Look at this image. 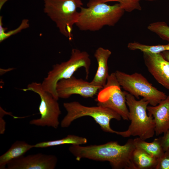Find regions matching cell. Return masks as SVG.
I'll return each mask as SVG.
<instances>
[{"mask_svg":"<svg viewBox=\"0 0 169 169\" xmlns=\"http://www.w3.org/2000/svg\"><path fill=\"white\" fill-rule=\"evenodd\" d=\"M58 161L53 155L38 153L13 159L7 165V169H54Z\"/></svg>","mask_w":169,"mask_h":169,"instance_id":"11","label":"cell"},{"mask_svg":"<svg viewBox=\"0 0 169 169\" xmlns=\"http://www.w3.org/2000/svg\"><path fill=\"white\" fill-rule=\"evenodd\" d=\"M99 3H106L110 2H117L125 11L131 12L137 10H141V7L137 0H95Z\"/></svg>","mask_w":169,"mask_h":169,"instance_id":"22","label":"cell"},{"mask_svg":"<svg viewBox=\"0 0 169 169\" xmlns=\"http://www.w3.org/2000/svg\"><path fill=\"white\" fill-rule=\"evenodd\" d=\"M6 122L3 117L0 116V134H3L5 131Z\"/></svg>","mask_w":169,"mask_h":169,"instance_id":"25","label":"cell"},{"mask_svg":"<svg viewBox=\"0 0 169 169\" xmlns=\"http://www.w3.org/2000/svg\"><path fill=\"white\" fill-rule=\"evenodd\" d=\"M137 0L140 1V0ZM144 0L148 1H156V0Z\"/></svg>","mask_w":169,"mask_h":169,"instance_id":"28","label":"cell"},{"mask_svg":"<svg viewBox=\"0 0 169 169\" xmlns=\"http://www.w3.org/2000/svg\"><path fill=\"white\" fill-rule=\"evenodd\" d=\"M87 142V140L85 137L69 135L61 139L40 142L34 145V148H45L64 144L81 145Z\"/></svg>","mask_w":169,"mask_h":169,"instance_id":"18","label":"cell"},{"mask_svg":"<svg viewBox=\"0 0 169 169\" xmlns=\"http://www.w3.org/2000/svg\"><path fill=\"white\" fill-rule=\"evenodd\" d=\"M158 159L137 148H135L132 153V160L136 169H155Z\"/></svg>","mask_w":169,"mask_h":169,"instance_id":"16","label":"cell"},{"mask_svg":"<svg viewBox=\"0 0 169 169\" xmlns=\"http://www.w3.org/2000/svg\"><path fill=\"white\" fill-rule=\"evenodd\" d=\"M102 88L73 76L59 80L56 85V90L59 98H68L75 94L87 98L93 97Z\"/></svg>","mask_w":169,"mask_h":169,"instance_id":"10","label":"cell"},{"mask_svg":"<svg viewBox=\"0 0 169 169\" xmlns=\"http://www.w3.org/2000/svg\"><path fill=\"white\" fill-rule=\"evenodd\" d=\"M147 110L154 119L156 135L164 133L169 128V95L156 105L148 106Z\"/></svg>","mask_w":169,"mask_h":169,"instance_id":"13","label":"cell"},{"mask_svg":"<svg viewBox=\"0 0 169 169\" xmlns=\"http://www.w3.org/2000/svg\"><path fill=\"white\" fill-rule=\"evenodd\" d=\"M147 28L163 40L169 42V26L165 22L158 21L153 23L149 24Z\"/></svg>","mask_w":169,"mask_h":169,"instance_id":"20","label":"cell"},{"mask_svg":"<svg viewBox=\"0 0 169 169\" xmlns=\"http://www.w3.org/2000/svg\"><path fill=\"white\" fill-rule=\"evenodd\" d=\"M87 8L80 9L75 25L81 31H96L108 26H114L123 16L125 10L118 3L110 5L89 0Z\"/></svg>","mask_w":169,"mask_h":169,"instance_id":"2","label":"cell"},{"mask_svg":"<svg viewBox=\"0 0 169 169\" xmlns=\"http://www.w3.org/2000/svg\"><path fill=\"white\" fill-rule=\"evenodd\" d=\"M111 54L109 50L102 47L98 48L95 50L94 56L97 62L98 68L93 79L90 82L92 84L103 87L106 84L109 75L108 61Z\"/></svg>","mask_w":169,"mask_h":169,"instance_id":"14","label":"cell"},{"mask_svg":"<svg viewBox=\"0 0 169 169\" xmlns=\"http://www.w3.org/2000/svg\"><path fill=\"white\" fill-rule=\"evenodd\" d=\"M127 48L131 50H139L143 52L161 53L165 51H169V42L166 44L149 45L134 42L129 43Z\"/></svg>","mask_w":169,"mask_h":169,"instance_id":"19","label":"cell"},{"mask_svg":"<svg viewBox=\"0 0 169 169\" xmlns=\"http://www.w3.org/2000/svg\"><path fill=\"white\" fill-rule=\"evenodd\" d=\"M44 12L54 22L60 32L73 39V26L77 20L79 12L83 7L82 0H44Z\"/></svg>","mask_w":169,"mask_h":169,"instance_id":"5","label":"cell"},{"mask_svg":"<svg viewBox=\"0 0 169 169\" xmlns=\"http://www.w3.org/2000/svg\"><path fill=\"white\" fill-rule=\"evenodd\" d=\"M23 91H32L40 98L39 110L40 117L31 120V125L39 126H48L57 129L59 124V117L61 114L58 100L43 89L41 83L33 82L28 84Z\"/></svg>","mask_w":169,"mask_h":169,"instance_id":"8","label":"cell"},{"mask_svg":"<svg viewBox=\"0 0 169 169\" xmlns=\"http://www.w3.org/2000/svg\"><path fill=\"white\" fill-rule=\"evenodd\" d=\"M33 148H34V145L29 144L24 141H16L6 152L0 156V169H6L9 162L23 156Z\"/></svg>","mask_w":169,"mask_h":169,"instance_id":"15","label":"cell"},{"mask_svg":"<svg viewBox=\"0 0 169 169\" xmlns=\"http://www.w3.org/2000/svg\"><path fill=\"white\" fill-rule=\"evenodd\" d=\"M133 141L136 148L141 149L157 159L159 158L165 151L160 137L155 138L151 142H147L139 137L134 139Z\"/></svg>","mask_w":169,"mask_h":169,"instance_id":"17","label":"cell"},{"mask_svg":"<svg viewBox=\"0 0 169 169\" xmlns=\"http://www.w3.org/2000/svg\"><path fill=\"white\" fill-rule=\"evenodd\" d=\"M161 144L164 151L169 149V128L164 133V135L160 137Z\"/></svg>","mask_w":169,"mask_h":169,"instance_id":"24","label":"cell"},{"mask_svg":"<svg viewBox=\"0 0 169 169\" xmlns=\"http://www.w3.org/2000/svg\"><path fill=\"white\" fill-rule=\"evenodd\" d=\"M144 63L150 73L156 80L169 90V62L161 53L143 52Z\"/></svg>","mask_w":169,"mask_h":169,"instance_id":"12","label":"cell"},{"mask_svg":"<svg viewBox=\"0 0 169 169\" xmlns=\"http://www.w3.org/2000/svg\"><path fill=\"white\" fill-rule=\"evenodd\" d=\"M155 169H169V149L158 159Z\"/></svg>","mask_w":169,"mask_h":169,"instance_id":"23","label":"cell"},{"mask_svg":"<svg viewBox=\"0 0 169 169\" xmlns=\"http://www.w3.org/2000/svg\"><path fill=\"white\" fill-rule=\"evenodd\" d=\"M126 100L131 123L127 130L117 131L116 134L124 137L138 136L144 140L153 137L155 134V124L153 117L147 113L149 102L143 98L137 100L127 92Z\"/></svg>","mask_w":169,"mask_h":169,"instance_id":"3","label":"cell"},{"mask_svg":"<svg viewBox=\"0 0 169 169\" xmlns=\"http://www.w3.org/2000/svg\"><path fill=\"white\" fill-rule=\"evenodd\" d=\"M164 58L169 62V51H166L161 53Z\"/></svg>","mask_w":169,"mask_h":169,"instance_id":"26","label":"cell"},{"mask_svg":"<svg viewBox=\"0 0 169 169\" xmlns=\"http://www.w3.org/2000/svg\"><path fill=\"white\" fill-rule=\"evenodd\" d=\"M115 73L120 85L125 90L137 99L142 97L151 106L157 105L167 96L140 73L129 74L119 70Z\"/></svg>","mask_w":169,"mask_h":169,"instance_id":"7","label":"cell"},{"mask_svg":"<svg viewBox=\"0 0 169 169\" xmlns=\"http://www.w3.org/2000/svg\"><path fill=\"white\" fill-rule=\"evenodd\" d=\"M72 145L69 148L77 161L87 158L108 161L114 169H136L132 160V153L136 148L133 139H128L124 145L111 141L101 145Z\"/></svg>","mask_w":169,"mask_h":169,"instance_id":"1","label":"cell"},{"mask_svg":"<svg viewBox=\"0 0 169 169\" xmlns=\"http://www.w3.org/2000/svg\"><path fill=\"white\" fill-rule=\"evenodd\" d=\"M8 0H0V9L2 8L3 5L4 3L6 2Z\"/></svg>","mask_w":169,"mask_h":169,"instance_id":"27","label":"cell"},{"mask_svg":"<svg viewBox=\"0 0 169 169\" xmlns=\"http://www.w3.org/2000/svg\"><path fill=\"white\" fill-rule=\"evenodd\" d=\"M115 72L109 74L105 85L99 90L95 100L97 105L111 109L124 120H129L126 103V91L121 89Z\"/></svg>","mask_w":169,"mask_h":169,"instance_id":"9","label":"cell"},{"mask_svg":"<svg viewBox=\"0 0 169 169\" xmlns=\"http://www.w3.org/2000/svg\"><path fill=\"white\" fill-rule=\"evenodd\" d=\"M91 63L90 55L87 52L72 49L68 60L53 66L41 83L43 89L58 100L59 98L56 90L57 82L61 79L71 77L79 69L82 67L84 69L86 79H88Z\"/></svg>","mask_w":169,"mask_h":169,"instance_id":"4","label":"cell"},{"mask_svg":"<svg viewBox=\"0 0 169 169\" xmlns=\"http://www.w3.org/2000/svg\"><path fill=\"white\" fill-rule=\"evenodd\" d=\"M63 106L67 113L60 123L62 127H68L75 120L83 116H89L100 125L103 131L116 133L117 131L110 127V121L112 119L120 120L121 117L113 110L99 105L85 106L76 101L64 103Z\"/></svg>","mask_w":169,"mask_h":169,"instance_id":"6","label":"cell"},{"mask_svg":"<svg viewBox=\"0 0 169 169\" xmlns=\"http://www.w3.org/2000/svg\"><path fill=\"white\" fill-rule=\"evenodd\" d=\"M2 16H0V42L7 39L10 36L14 35L22 31L23 29L27 28L29 27L28 20L23 19L20 25L17 28L14 30L6 32L7 28L3 26Z\"/></svg>","mask_w":169,"mask_h":169,"instance_id":"21","label":"cell"}]
</instances>
